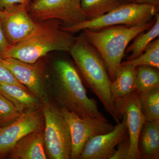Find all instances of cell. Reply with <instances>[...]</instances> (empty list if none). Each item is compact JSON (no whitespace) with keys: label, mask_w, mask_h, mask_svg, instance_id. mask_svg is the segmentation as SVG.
Masks as SVG:
<instances>
[{"label":"cell","mask_w":159,"mask_h":159,"mask_svg":"<svg viewBox=\"0 0 159 159\" xmlns=\"http://www.w3.org/2000/svg\"><path fill=\"white\" fill-rule=\"evenodd\" d=\"M136 67L130 65L121 64L111 84L114 102L129 97L136 92Z\"/></svg>","instance_id":"cell-16"},{"label":"cell","mask_w":159,"mask_h":159,"mask_svg":"<svg viewBox=\"0 0 159 159\" xmlns=\"http://www.w3.org/2000/svg\"><path fill=\"white\" fill-rule=\"evenodd\" d=\"M42 111L47 156L51 159H70V134L60 107L49 100L44 102Z\"/></svg>","instance_id":"cell-6"},{"label":"cell","mask_w":159,"mask_h":159,"mask_svg":"<svg viewBox=\"0 0 159 159\" xmlns=\"http://www.w3.org/2000/svg\"><path fill=\"white\" fill-rule=\"evenodd\" d=\"M0 62L6 67L14 77L41 101H49L44 73L41 66L18 60L0 57Z\"/></svg>","instance_id":"cell-10"},{"label":"cell","mask_w":159,"mask_h":159,"mask_svg":"<svg viewBox=\"0 0 159 159\" xmlns=\"http://www.w3.org/2000/svg\"><path fill=\"white\" fill-rule=\"evenodd\" d=\"M34 31L18 43L11 46L2 57L34 64L52 51L69 52L76 37L61 29L58 20L37 21Z\"/></svg>","instance_id":"cell-2"},{"label":"cell","mask_w":159,"mask_h":159,"mask_svg":"<svg viewBox=\"0 0 159 159\" xmlns=\"http://www.w3.org/2000/svg\"><path fill=\"white\" fill-rule=\"evenodd\" d=\"M122 0H81V6L87 20L107 13L123 4Z\"/></svg>","instance_id":"cell-20"},{"label":"cell","mask_w":159,"mask_h":159,"mask_svg":"<svg viewBox=\"0 0 159 159\" xmlns=\"http://www.w3.org/2000/svg\"><path fill=\"white\" fill-rule=\"evenodd\" d=\"M159 7L147 4L124 3L99 17L61 29L71 34L85 29L98 30L116 25H135L149 22L158 13Z\"/></svg>","instance_id":"cell-5"},{"label":"cell","mask_w":159,"mask_h":159,"mask_svg":"<svg viewBox=\"0 0 159 159\" xmlns=\"http://www.w3.org/2000/svg\"><path fill=\"white\" fill-rule=\"evenodd\" d=\"M154 21L135 25H116L98 30H83V34L102 57L111 81L115 79L129 44L148 30Z\"/></svg>","instance_id":"cell-4"},{"label":"cell","mask_w":159,"mask_h":159,"mask_svg":"<svg viewBox=\"0 0 159 159\" xmlns=\"http://www.w3.org/2000/svg\"><path fill=\"white\" fill-rule=\"evenodd\" d=\"M1 125H2V124H1V122H0V128H1V127H2V126H1Z\"/></svg>","instance_id":"cell-31"},{"label":"cell","mask_w":159,"mask_h":159,"mask_svg":"<svg viewBox=\"0 0 159 159\" xmlns=\"http://www.w3.org/2000/svg\"><path fill=\"white\" fill-rule=\"evenodd\" d=\"M141 157L158 159L159 157V119L145 122L139 141Z\"/></svg>","instance_id":"cell-17"},{"label":"cell","mask_w":159,"mask_h":159,"mask_svg":"<svg viewBox=\"0 0 159 159\" xmlns=\"http://www.w3.org/2000/svg\"><path fill=\"white\" fill-rule=\"evenodd\" d=\"M155 20L151 27L146 31L141 32L134 39V40L127 47L125 53H130L128 60L134 59L143 53L147 46L154 40L159 38V15H155Z\"/></svg>","instance_id":"cell-18"},{"label":"cell","mask_w":159,"mask_h":159,"mask_svg":"<svg viewBox=\"0 0 159 159\" xmlns=\"http://www.w3.org/2000/svg\"><path fill=\"white\" fill-rule=\"evenodd\" d=\"M126 117L122 116V121L117 123L109 132L98 135L86 143L80 159H110L115 148L125 139H128Z\"/></svg>","instance_id":"cell-12"},{"label":"cell","mask_w":159,"mask_h":159,"mask_svg":"<svg viewBox=\"0 0 159 159\" xmlns=\"http://www.w3.org/2000/svg\"><path fill=\"white\" fill-rule=\"evenodd\" d=\"M14 104L0 93V122L9 124L14 122L22 115Z\"/></svg>","instance_id":"cell-23"},{"label":"cell","mask_w":159,"mask_h":159,"mask_svg":"<svg viewBox=\"0 0 159 159\" xmlns=\"http://www.w3.org/2000/svg\"><path fill=\"white\" fill-rule=\"evenodd\" d=\"M123 3L131 2L132 0H122Z\"/></svg>","instance_id":"cell-29"},{"label":"cell","mask_w":159,"mask_h":159,"mask_svg":"<svg viewBox=\"0 0 159 159\" xmlns=\"http://www.w3.org/2000/svg\"><path fill=\"white\" fill-rule=\"evenodd\" d=\"M60 108L70 134V159H79L84 145L90 139L109 132L115 127L107 120L90 116L80 117L62 107Z\"/></svg>","instance_id":"cell-8"},{"label":"cell","mask_w":159,"mask_h":159,"mask_svg":"<svg viewBox=\"0 0 159 159\" xmlns=\"http://www.w3.org/2000/svg\"><path fill=\"white\" fill-rule=\"evenodd\" d=\"M11 46L4 34L0 19V56H2L4 53L10 48Z\"/></svg>","instance_id":"cell-27"},{"label":"cell","mask_w":159,"mask_h":159,"mask_svg":"<svg viewBox=\"0 0 159 159\" xmlns=\"http://www.w3.org/2000/svg\"><path fill=\"white\" fill-rule=\"evenodd\" d=\"M7 157L11 159L48 158L44 141V126L20 139Z\"/></svg>","instance_id":"cell-14"},{"label":"cell","mask_w":159,"mask_h":159,"mask_svg":"<svg viewBox=\"0 0 159 159\" xmlns=\"http://www.w3.org/2000/svg\"><path fill=\"white\" fill-rule=\"evenodd\" d=\"M68 52L89 88L99 98L114 121L119 123L122 118L117 112L112 97V82L99 52L83 33L76 37Z\"/></svg>","instance_id":"cell-1"},{"label":"cell","mask_w":159,"mask_h":159,"mask_svg":"<svg viewBox=\"0 0 159 159\" xmlns=\"http://www.w3.org/2000/svg\"><path fill=\"white\" fill-rule=\"evenodd\" d=\"M141 110L145 122L159 119V88L139 94Z\"/></svg>","instance_id":"cell-21"},{"label":"cell","mask_w":159,"mask_h":159,"mask_svg":"<svg viewBox=\"0 0 159 159\" xmlns=\"http://www.w3.org/2000/svg\"><path fill=\"white\" fill-rule=\"evenodd\" d=\"M28 7L16 5L4 10L1 19L4 34L11 46L22 41L35 30L37 22L29 15Z\"/></svg>","instance_id":"cell-13"},{"label":"cell","mask_w":159,"mask_h":159,"mask_svg":"<svg viewBox=\"0 0 159 159\" xmlns=\"http://www.w3.org/2000/svg\"><path fill=\"white\" fill-rule=\"evenodd\" d=\"M135 88L136 92L138 94L159 88V69L149 66L137 67Z\"/></svg>","instance_id":"cell-19"},{"label":"cell","mask_w":159,"mask_h":159,"mask_svg":"<svg viewBox=\"0 0 159 159\" xmlns=\"http://www.w3.org/2000/svg\"><path fill=\"white\" fill-rule=\"evenodd\" d=\"M132 2L147 4L159 7V0H132Z\"/></svg>","instance_id":"cell-28"},{"label":"cell","mask_w":159,"mask_h":159,"mask_svg":"<svg viewBox=\"0 0 159 159\" xmlns=\"http://www.w3.org/2000/svg\"><path fill=\"white\" fill-rule=\"evenodd\" d=\"M113 154L110 159H128L130 144L129 139H125L118 145Z\"/></svg>","instance_id":"cell-25"},{"label":"cell","mask_w":159,"mask_h":159,"mask_svg":"<svg viewBox=\"0 0 159 159\" xmlns=\"http://www.w3.org/2000/svg\"><path fill=\"white\" fill-rule=\"evenodd\" d=\"M122 65H130L137 67L145 66L159 69V39L149 44L141 55L134 59L122 62Z\"/></svg>","instance_id":"cell-22"},{"label":"cell","mask_w":159,"mask_h":159,"mask_svg":"<svg viewBox=\"0 0 159 159\" xmlns=\"http://www.w3.org/2000/svg\"><path fill=\"white\" fill-rule=\"evenodd\" d=\"M119 116L126 117L128 139L130 144L128 159L141 158L139 141L142 127L145 122L141 110L139 94L136 92L129 97L114 102Z\"/></svg>","instance_id":"cell-11"},{"label":"cell","mask_w":159,"mask_h":159,"mask_svg":"<svg viewBox=\"0 0 159 159\" xmlns=\"http://www.w3.org/2000/svg\"><path fill=\"white\" fill-rule=\"evenodd\" d=\"M36 21L58 20L63 27H70L87 20L81 0H34L27 8Z\"/></svg>","instance_id":"cell-7"},{"label":"cell","mask_w":159,"mask_h":159,"mask_svg":"<svg viewBox=\"0 0 159 159\" xmlns=\"http://www.w3.org/2000/svg\"><path fill=\"white\" fill-rule=\"evenodd\" d=\"M0 93L12 102L22 114L42 108L43 103L39 99L19 86L0 84Z\"/></svg>","instance_id":"cell-15"},{"label":"cell","mask_w":159,"mask_h":159,"mask_svg":"<svg viewBox=\"0 0 159 159\" xmlns=\"http://www.w3.org/2000/svg\"><path fill=\"white\" fill-rule=\"evenodd\" d=\"M44 126L42 108L22 114L17 119L0 128V159L8 157L18 142L27 134Z\"/></svg>","instance_id":"cell-9"},{"label":"cell","mask_w":159,"mask_h":159,"mask_svg":"<svg viewBox=\"0 0 159 159\" xmlns=\"http://www.w3.org/2000/svg\"><path fill=\"white\" fill-rule=\"evenodd\" d=\"M0 84H11L19 86L29 91L14 77L13 74L5 66L0 62ZM30 92V91H29Z\"/></svg>","instance_id":"cell-24"},{"label":"cell","mask_w":159,"mask_h":159,"mask_svg":"<svg viewBox=\"0 0 159 159\" xmlns=\"http://www.w3.org/2000/svg\"><path fill=\"white\" fill-rule=\"evenodd\" d=\"M53 89L60 107L80 117L107 120L98 109L97 101L89 98L75 66L70 61L59 59L53 65Z\"/></svg>","instance_id":"cell-3"},{"label":"cell","mask_w":159,"mask_h":159,"mask_svg":"<svg viewBox=\"0 0 159 159\" xmlns=\"http://www.w3.org/2000/svg\"><path fill=\"white\" fill-rule=\"evenodd\" d=\"M31 0H0V10L9 9L16 5H23L28 7Z\"/></svg>","instance_id":"cell-26"},{"label":"cell","mask_w":159,"mask_h":159,"mask_svg":"<svg viewBox=\"0 0 159 159\" xmlns=\"http://www.w3.org/2000/svg\"><path fill=\"white\" fill-rule=\"evenodd\" d=\"M3 14H4V11L0 10V19L2 18V17Z\"/></svg>","instance_id":"cell-30"}]
</instances>
